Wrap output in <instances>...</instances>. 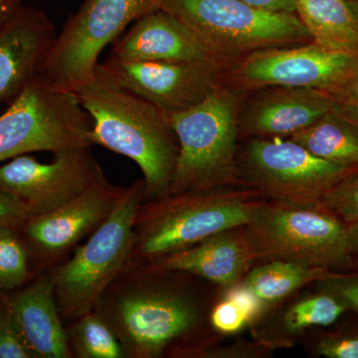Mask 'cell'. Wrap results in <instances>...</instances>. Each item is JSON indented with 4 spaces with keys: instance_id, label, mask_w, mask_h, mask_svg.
Returning a JSON list of instances; mask_svg holds the SVG:
<instances>
[{
    "instance_id": "e575fe53",
    "label": "cell",
    "mask_w": 358,
    "mask_h": 358,
    "mask_svg": "<svg viewBox=\"0 0 358 358\" xmlns=\"http://www.w3.org/2000/svg\"><path fill=\"white\" fill-rule=\"evenodd\" d=\"M21 0H0V27L20 9Z\"/></svg>"
},
{
    "instance_id": "4fadbf2b",
    "label": "cell",
    "mask_w": 358,
    "mask_h": 358,
    "mask_svg": "<svg viewBox=\"0 0 358 358\" xmlns=\"http://www.w3.org/2000/svg\"><path fill=\"white\" fill-rule=\"evenodd\" d=\"M91 147L55 152L42 164L29 155L0 166V189L18 200L28 215L46 213L106 179Z\"/></svg>"
},
{
    "instance_id": "52a82bcc",
    "label": "cell",
    "mask_w": 358,
    "mask_h": 358,
    "mask_svg": "<svg viewBox=\"0 0 358 358\" xmlns=\"http://www.w3.org/2000/svg\"><path fill=\"white\" fill-rule=\"evenodd\" d=\"M245 227L258 258L329 268L355 257L350 223L320 205L262 202Z\"/></svg>"
},
{
    "instance_id": "8d00e7d4",
    "label": "cell",
    "mask_w": 358,
    "mask_h": 358,
    "mask_svg": "<svg viewBox=\"0 0 358 358\" xmlns=\"http://www.w3.org/2000/svg\"><path fill=\"white\" fill-rule=\"evenodd\" d=\"M353 235V243H355V254L358 256V222L350 223Z\"/></svg>"
},
{
    "instance_id": "d590c367",
    "label": "cell",
    "mask_w": 358,
    "mask_h": 358,
    "mask_svg": "<svg viewBox=\"0 0 358 358\" xmlns=\"http://www.w3.org/2000/svg\"><path fill=\"white\" fill-rule=\"evenodd\" d=\"M336 98H348L358 102V76L353 78Z\"/></svg>"
},
{
    "instance_id": "9c48e42d",
    "label": "cell",
    "mask_w": 358,
    "mask_h": 358,
    "mask_svg": "<svg viewBox=\"0 0 358 358\" xmlns=\"http://www.w3.org/2000/svg\"><path fill=\"white\" fill-rule=\"evenodd\" d=\"M91 128L75 94L53 88L35 74L0 115V162L35 152L92 147Z\"/></svg>"
},
{
    "instance_id": "484cf974",
    "label": "cell",
    "mask_w": 358,
    "mask_h": 358,
    "mask_svg": "<svg viewBox=\"0 0 358 358\" xmlns=\"http://www.w3.org/2000/svg\"><path fill=\"white\" fill-rule=\"evenodd\" d=\"M320 206L346 223L358 222V173H350L333 186Z\"/></svg>"
},
{
    "instance_id": "1f68e13d",
    "label": "cell",
    "mask_w": 358,
    "mask_h": 358,
    "mask_svg": "<svg viewBox=\"0 0 358 358\" xmlns=\"http://www.w3.org/2000/svg\"><path fill=\"white\" fill-rule=\"evenodd\" d=\"M27 216V210L17 199L0 189V228L17 225Z\"/></svg>"
},
{
    "instance_id": "8fae6325",
    "label": "cell",
    "mask_w": 358,
    "mask_h": 358,
    "mask_svg": "<svg viewBox=\"0 0 358 358\" xmlns=\"http://www.w3.org/2000/svg\"><path fill=\"white\" fill-rule=\"evenodd\" d=\"M358 76V55L324 48L310 41L250 54L226 71L223 81L240 91L293 87L338 96Z\"/></svg>"
},
{
    "instance_id": "d4e9b609",
    "label": "cell",
    "mask_w": 358,
    "mask_h": 358,
    "mask_svg": "<svg viewBox=\"0 0 358 358\" xmlns=\"http://www.w3.org/2000/svg\"><path fill=\"white\" fill-rule=\"evenodd\" d=\"M345 310V306L333 294H317L299 301L289 308L285 317V324L293 333L310 327H327L334 324Z\"/></svg>"
},
{
    "instance_id": "8992f818",
    "label": "cell",
    "mask_w": 358,
    "mask_h": 358,
    "mask_svg": "<svg viewBox=\"0 0 358 358\" xmlns=\"http://www.w3.org/2000/svg\"><path fill=\"white\" fill-rule=\"evenodd\" d=\"M143 179L129 187L109 217L85 244L52 271L54 294L67 324L91 312L110 282L131 263L136 211L143 200Z\"/></svg>"
},
{
    "instance_id": "836d02e7",
    "label": "cell",
    "mask_w": 358,
    "mask_h": 358,
    "mask_svg": "<svg viewBox=\"0 0 358 358\" xmlns=\"http://www.w3.org/2000/svg\"><path fill=\"white\" fill-rule=\"evenodd\" d=\"M334 110L345 115L355 126L358 127V102L348 98H336Z\"/></svg>"
},
{
    "instance_id": "2e32d148",
    "label": "cell",
    "mask_w": 358,
    "mask_h": 358,
    "mask_svg": "<svg viewBox=\"0 0 358 358\" xmlns=\"http://www.w3.org/2000/svg\"><path fill=\"white\" fill-rule=\"evenodd\" d=\"M336 96L319 90L268 87L242 103L239 131L251 138H285L333 110Z\"/></svg>"
},
{
    "instance_id": "cb8c5ba5",
    "label": "cell",
    "mask_w": 358,
    "mask_h": 358,
    "mask_svg": "<svg viewBox=\"0 0 358 358\" xmlns=\"http://www.w3.org/2000/svg\"><path fill=\"white\" fill-rule=\"evenodd\" d=\"M35 277L16 225L0 228V298Z\"/></svg>"
},
{
    "instance_id": "7a4b0ae2",
    "label": "cell",
    "mask_w": 358,
    "mask_h": 358,
    "mask_svg": "<svg viewBox=\"0 0 358 358\" xmlns=\"http://www.w3.org/2000/svg\"><path fill=\"white\" fill-rule=\"evenodd\" d=\"M92 120L88 138L136 162L143 174V200L164 196L171 185L179 145L169 117L133 92L115 83L96 65L77 93Z\"/></svg>"
},
{
    "instance_id": "6da1fadb",
    "label": "cell",
    "mask_w": 358,
    "mask_h": 358,
    "mask_svg": "<svg viewBox=\"0 0 358 358\" xmlns=\"http://www.w3.org/2000/svg\"><path fill=\"white\" fill-rule=\"evenodd\" d=\"M185 275L131 262L101 294L94 310L114 331L127 358L203 355V308Z\"/></svg>"
},
{
    "instance_id": "d6a6232c",
    "label": "cell",
    "mask_w": 358,
    "mask_h": 358,
    "mask_svg": "<svg viewBox=\"0 0 358 358\" xmlns=\"http://www.w3.org/2000/svg\"><path fill=\"white\" fill-rule=\"evenodd\" d=\"M244 3L272 11L296 13V0H239Z\"/></svg>"
},
{
    "instance_id": "ac0fdd59",
    "label": "cell",
    "mask_w": 358,
    "mask_h": 358,
    "mask_svg": "<svg viewBox=\"0 0 358 358\" xmlns=\"http://www.w3.org/2000/svg\"><path fill=\"white\" fill-rule=\"evenodd\" d=\"M35 358H73L54 294L52 271L2 296Z\"/></svg>"
},
{
    "instance_id": "e0dca14e",
    "label": "cell",
    "mask_w": 358,
    "mask_h": 358,
    "mask_svg": "<svg viewBox=\"0 0 358 358\" xmlns=\"http://www.w3.org/2000/svg\"><path fill=\"white\" fill-rule=\"evenodd\" d=\"M56 34L50 18L34 7L21 6L0 27V102H13L37 74Z\"/></svg>"
},
{
    "instance_id": "44dd1931",
    "label": "cell",
    "mask_w": 358,
    "mask_h": 358,
    "mask_svg": "<svg viewBox=\"0 0 358 358\" xmlns=\"http://www.w3.org/2000/svg\"><path fill=\"white\" fill-rule=\"evenodd\" d=\"M289 138L320 159L350 169L358 167V127L334 107Z\"/></svg>"
},
{
    "instance_id": "5b68a950",
    "label": "cell",
    "mask_w": 358,
    "mask_h": 358,
    "mask_svg": "<svg viewBox=\"0 0 358 358\" xmlns=\"http://www.w3.org/2000/svg\"><path fill=\"white\" fill-rule=\"evenodd\" d=\"M160 8L189 26L226 71L254 52L312 41L296 13L239 0H162Z\"/></svg>"
},
{
    "instance_id": "603a6c76",
    "label": "cell",
    "mask_w": 358,
    "mask_h": 358,
    "mask_svg": "<svg viewBox=\"0 0 358 358\" xmlns=\"http://www.w3.org/2000/svg\"><path fill=\"white\" fill-rule=\"evenodd\" d=\"M65 329L73 358H127L114 331L94 310L71 320Z\"/></svg>"
},
{
    "instance_id": "4316f807",
    "label": "cell",
    "mask_w": 358,
    "mask_h": 358,
    "mask_svg": "<svg viewBox=\"0 0 358 358\" xmlns=\"http://www.w3.org/2000/svg\"><path fill=\"white\" fill-rule=\"evenodd\" d=\"M0 358H35L6 301L0 299Z\"/></svg>"
},
{
    "instance_id": "ffe728a7",
    "label": "cell",
    "mask_w": 358,
    "mask_h": 358,
    "mask_svg": "<svg viewBox=\"0 0 358 358\" xmlns=\"http://www.w3.org/2000/svg\"><path fill=\"white\" fill-rule=\"evenodd\" d=\"M296 14L312 41L358 55V15L352 0H296Z\"/></svg>"
},
{
    "instance_id": "277c9868",
    "label": "cell",
    "mask_w": 358,
    "mask_h": 358,
    "mask_svg": "<svg viewBox=\"0 0 358 358\" xmlns=\"http://www.w3.org/2000/svg\"><path fill=\"white\" fill-rule=\"evenodd\" d=\"M246 94L222 80L194 107L167 115L178 138L179 152L166 194L209 192L239 185L237 140Z\"/></svg>"
},
{
    "instance_id": "5bb4252c",
    "label": "cell",
    "mask_w": 358,
    "mask_h": 358,
    "mask_svg": "<svg viewBox=\"0 0 358 358\" xmlns=\"http://www.w3.org/2000/svg\"><path fill=\"white\" fill-rule=\"evenodd\" d=\"M100 69L122 88L152 103L166 115L203 101L223 80L224 71L196 63L124 61L108 57Z\"/></svg>"
},
{
    "instance_id": "74e56055",
    "label": "cell",
    "mask_w": 358,
    "mask_h": 358,
    "mask_svg": "<svg viewBox=\"0 0 358 358\" xmlns=\"http://www.w3.org/2000/svg\"><path fill=\"white\" fill-rule=\"evenodd\" d=\"M353 7H355V11H357L358 15V0H352Z\"/></svg>"
},
{
    "instance_id": "7c38bea8",
    "label": "cell",
    "mask_w": 358,
    "mask_h": 358,
    "mask_svg": "<svg viewBox=\"0 0 358 358\" xmlns=\"http://www.w3.org/2000/svg\"><path fill=\"white\" fill-rule=\"evenodd\" d=\"M126 192L127 187L110 185L106 178L67 203L18 223L33 274L53 270L67 260L80 242L107 220Z\"/></svg>"
},
{
    "instance_id": "4dcf8cb0",
    "label": "cell",
    "mask_w": 358,
    "mask_h": 358,
    "mask_svg": "<svg viewBox=\"0 0 358 358\" xmlns=\"http://www.w3.org/2000/svg\"><path fill=\"white\" fill-rule=\"evenodd\" d=\"M225 298L237 303L244 310L250 320L255 319L262 310L263 301L243 284L232 287L226 293Z\"/></svg>"
},
{
    "instance_id": "30bf717a",
    "label": "cell",
    "mask_w": 358,
    "mask_h": 358,
    "mask_svg": "<svg viewBox=\"0 0 358 358\" xmlns=\"http://www.w3.org/2000/svg\"><path fill=\"white\" fill-rule=\"evenodd\" d=\"M241 160L250 188L274 201L301 205H320L327 192L355 169L282 138H252Z\"/></svg>"
},
{
    "instance_id": "f1b7e54d",
    "label": "cell",
    "mask_w": 358,
    "mask_h": 358,
    "mask_svg": "<svg viewBox=\"0 0 358 358\" xmlns=\"http://www.w3.org/2000/svg\"><path fill=\"white\" fill-rule=\"evenodd\" d=\"M322 282L327 293L333 294L346 308L358 313V278L334 275Z\"/></svg>"
},
{
    "instance_id": "3957f363",
    "label": "cell",
    "mask_w": 358,
    "mask_h": 358,
    "mask_svg": "<svg viewBox=\"0 0 358 358\" xmlns=\"http://www.w3.org/2000/svg\"><path fill=\"white\" fill-rule=\"evenodd\" d=\"M252 188L166 194L143 200L131 262H152L233 228L245 227L262 201Z\"/></svg>"
},
{
    "instance_id": "7402d4cb",
    "label": "cell",
    "mask_w": 358,
    "mask_h": 358,
    "mask_svg": "<svg viewBox=\"0 0 358 358\" xmlns=\"http://www.w3.org/2000/svg\"><path fill=\"white\" fill-rule=\"evenodd\" d=\"M334 274L329 268L273 260L248 272L243 282L263 303L282 300L308 282L324 281Z\"/></svg>"
},
{
    "instance_id": "ba28073f",
    "label": "cell",
    "mask_w": 358,
    "mask_h": 358,
    "mask_svg": "<svg viewBox=\"0 0 358 358\" xmlns=\"http://www.w3.org/2000/svg\"><path fill=\"white\" fill-rule=\"evenodd\" d=\"M162 0H86L56 34L37 74L53 88L77 93L95 74L103 49Z\"/></svg>"
},
{
    "instance_id": "f546056e",
    "label": "cell",
    "mask_w": 358,
    "mask_h": 358,
    "mask_svg": "<svg viewBox=\"0 0 358 358\" xmlns=\"http://www.w3.org/2000/svg\"><path fill=\"white\" fill-rule=\"evenodd\" d=\"M317 355L327 358H358V336L324 339L317 345Z\"/></svg>"
},
{
    "instance_id": "83f0119b",
    "label": "cell",
    "mask_w": 358,
    "mask_h": 358,
    "mask_svg": "<svg viewBox=\"0 0 358 358\" xmlns=\"http://www.w3.org/2000/svg\"><path fill=\"white\" fill-rule=\"evenodd\" d=\"M249 322L244 310L234 301L226 298L213 308L210 315L211 326L219 333H237Z\"/></svg>"
},
{
    "instance_id": "9a60e30c",
    "label": "cell",
    "mask_w": 358,
    "mask_h": 358,
    "mask_svg": "<svg viewBox=\"0 0 358 358\" xmlns=\"http://www.w3.org/2000/svg\"><path fill=\"white\" fill-rule=\"evenodd\" d=\"M109 57L124 61L196 63L226 68L192 28L164 9L134 21L113 43Z\"/></svg>"
},
{
    "instance_id": "d6986e66",
    "label": "cell",
    "mask_w": 358,
    "mask_h": 358,
    "mask_svg": "<svg viewBox=\"0 0 358 358\" xmlns=\"http://www.w3.org/2000/svg\"><path fill=\"white\" fill-rule=\"evenodd\" d=\"M239 228L222 231L189 248L148 263L164 270L189 273L220 286H233L258 259L247 229Z\"/></svg>"
}]
</instances>
